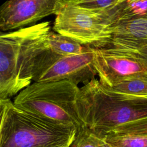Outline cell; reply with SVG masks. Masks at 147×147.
I'll return each mask as SVG.
<instances>
[{"label":"cell","instance_id":"8","mask_svg":"<svg viewBox=\"0 0 147 147\" xmlns=\"http://www.w3.org/2000/svg\"><path fill=\"white\" fill-rule=\"evenodd\" d=\"M61 0H10L0 7V29H21L52 14H56Z\"/></svg>","mask_w":147,"mask_h":147},{"label":"cell","instance_id":"15","mask_svg":"<svg viewBox=\"0 0 147 147\" xmlns=\"http://www.w3.org/2000/svg\"><path fill=\"white\" fill-rule=\"evenodd\" d=\"M71 147H111L103 137L99 136L87 126L78 130Z\"/></svg>","mask_w":147,"mask_h":147},{"label":"cell","instance_id":"1","mask_svg":"<svg viewBox=\"0 0 147 147\" xmlns=\"http://www.w3.org/2000/svg\"><path fill=\"white\" fill-rule=\"evenodd\" d=\"M50 22L44 21L0 35V99L29 86L40 74L51 50Z\"/></svg>","mask_w":147,"mask_h":147},{"label":"cell","instance_id":"4","mask_svg":"<svg viewBox=\"0 0 147 147\" xmlns=\"http://www.w3.org/2000/svg\"><path fill=\"white\" fill-rule=\"evenodd\" d=\"M80 88L67 80L34 82L14 98L15 106L24 110L67 124L84 126L77 109Z\"/></svg>","mask_w":147,"mask_h":147},{"label":"cell","instance_id":"13","mask_svg":"<svg viewBox=\"0 0 147 147\" xmlns=\"http://www.w3.org/2000/svg\"><path fill=\"white\" fill-rule=\"evenodd\" d=\"M145 13H147V1L122 0L111 27L118 22L133 19Z\"/></svg>","mask_w":147,"mask_h":147},{"label":"cell","instance_id":"5","mask_svg":"<svg viewBox=\"0 0 147 147\" xmlns=\"http://www.w3.org/2000/svg\"><path fill=\"white\" fill-rule=\"evenodd\" d=\"M53 29L83 46L92 48L106 45L111 34L110 26L103 17L76 5L72 0H61Z\"/></svg>","mask_w":147,"mask_h":147},{"label":"cell","instance_id":"17","mask_svg":"<svg viewBox=\"0 0 147 147\" xmlns=\"http://www.w3.org/2000/svg\"><path fill=\"white\" fill-rule=\"evenodd\" d=\"M60 147H69V146H60Z\"/></svg>","mask_w":147,"mask_h":147},{"label":"cell","instance_id":"12","mask_svg":"<svg viewBox=\"0 0 147 147\" xmlns=\"http://www.w3.org/2000/svg\"><path fill=\"white\" fill-rule=\"evenodd\" d=\"M76 5L103 17L110 26L122 0H72Z\"/></svg>","mask_w":147,"mask_h":147},{"label":"cell","instance_id":"10","mask_svg":"<svg viewBox=\"0 0 147 147\" xmlns=\"http://www.w3.org/2000/svg\"><path fill=\"white\" fill-rule=\"evenodd\" d=\"M102 137L111 147H147V117L118 126Z\"/></svg>","mask_w":147,"mask_h":147},{"label":"cell","instance_id":"9","mask_svg":"<svg viewBox=\"0 0 147 147\" xmlns=\"http://www.w3.org/2000/svg\"><path fill=\"white\" fill-rule=\"evenodd\" d=\"M111 37L106 45L127 51L146 48L147 13L133 19L118 22L111 27Z\"/></svg>","mask_w":147,"mask_h":147},{"label":"cell","instance_id":"7","mask_svg":"<svg viewBox=\"0 0 147 147\" xmlns=\"http://www.w3.org/2000/svg\"><path fill=\"white\" fill-rule=\"evenodd\" d=\"M97 75L94 64L92 47L84 46L78 55L61 56L56 55L34 82H53L69 80L76 85H84L95 79Z\"/></svg>","mask_w":147,"mask_h":147},{"label":"cell","instance_id":"2","mask_svg":"<svg viewBox=\"0 0 147 147\" xmlns=\"http://www.w3.org/2000/svg\"><path fill=\"white\" fill-rule=\"evenodd\" d=\"M77 109L84 126L102 137L118 126L147 117V95L123 94L95 78L80 88Z\"/></svg>","mask_w":147,"mask_h":147},{"label":"cell","instance_id":"11","mask_svg":"<svg viewBox=\"0 0 147 147\" xmlns=\"http://www.w3.org/2000/svg\"><path fill=\"white\" fill-rule=\"evenodd\" d=\"M47 42L50 50L61 56L80 54L84 48L75 40L52 31L48 35Z\"/></svg>","mask_w":147,"mask_h":147},{"label":"cell","instance_id":"6","mask_svg":"<svg viewBox=\"0 0 147 147\" xmlns=\"http://www.w3.org/2000/svg\"><path fill=\"white\" fill-rule=\"evenodd\" d=\"M92 49L99 80L107 87L147 72V64L127 51L109 45Z\"/></svg>","mask_w":147,"mask_h":147},{"label":"cell","instance_id":"3","mask_svg":"<svg viewBox=\"0 0 147 147\" xmlns=\"http://www.w3.org/2000/svg\"><path fill=\"white\" fill-rule=\"evenodd\" d=\"M0 147L71 146L78 128L18 108L0 99Z\"/></svg>","mask_w":147,"mask_h":147},{"label":"cell","instance_id":"14","mask_svg":"<svg viewBox=\"0 0 147 147\" xmlns=\"http://www.w3.org/2000/svg\"><path fill=\"white\" fill-rule=\"evenodd\" d=\"M110 88L125 94L147 95V72L125 80Z\"/></svg>","mask_w":147,"mask_h":147},{"label":"cell","instance_id":"16","mask_svg":"<svg viewBox=\"0 0 147 147\" xmlns=\"http://www.w3.org/2000/svg\"><path fill=\"white\" fill-rule=\"evenodd\" d=\"M124 51L129 52L130 53L133 55L134 56L142 60V61L145 62L147 64V47L143 48L137 50H134V51H127V50H124Z\"/></svg>","mask_w":147,"mask_h":147}]
</instances>
